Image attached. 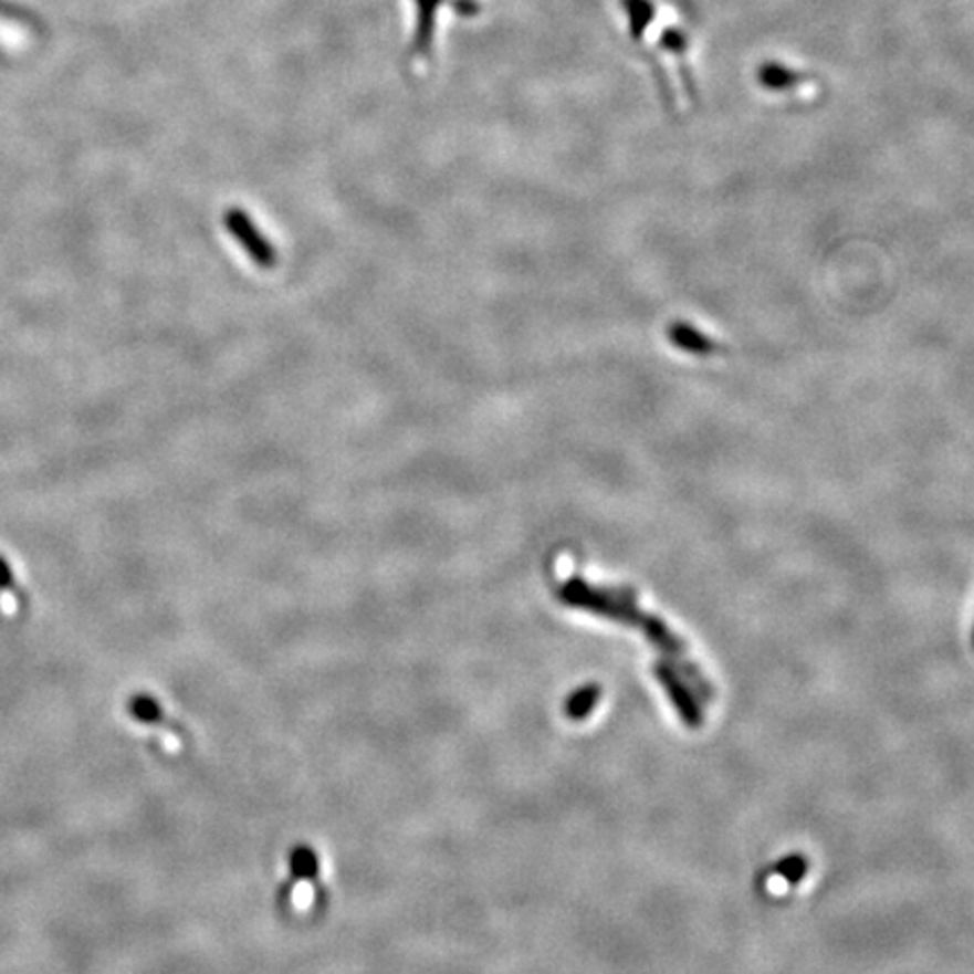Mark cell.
<instances>
[{
	"instance_id": "11",
	"label": "cell",
	"mask_w": 974,
	"mask_h": 974,
	"mask_svg": "<svg viewBox=\"0 0 974 974\" xmlns=\"http://www.w3.org/2000/svg\"><path fill=\"white\" fill-rule=\"evenodd\" d=\"M132 713H134V718H138L140 722H156V720L160 718V709H158V704H156L151 698H145V695L134 698V702H132Z\"/></svg>"
},
{
	"instance_id": "6",
	"label": "cell",
	"mask_w": 974,
	"mask_h": 974,
	"mask_svg": "<svg viewBox=\"0 0 974 974\" xmlns=\"http://www.w3.org/2000/svg\"><path fill=\"white\" fill-rule=\"evenodd\" d=\"M761 84L769 91H787V88H796L800 82H808L806 75H798L796 71H789L781 64H767L761 69Z\"/></svg>"
},
{
	"instance_id": "9",
	"label": "cell",
	"mask_w": 974,
	"mask_h": 974,
	"mask_svg": "<svg viewBox=\"0 0 974 974\" xmlns=\"http://www.w3.org/2000/svg\"><path fill=\"white\" fill-rule=\"evenodd\" d=\"M774 873L781 876V878H785L789 884H798L800 880H804V876L808 873V862H806V857H800V855H789V857L781 859V862L774 867Z\"/></svg>"
},
{
	"instance_id": "5",
	"label": "cell",
	"mask_w": 974,
	"mask_h": 974,
	"mask_svg": "<svg viewBox=\"0 0 974 974\" xmlns=\"http://www.w3.org/2000/svg\"><path fill=\"white\" fill-rule=\"evenodd\" d=\"M418 3V28H416V41L413 50L418 54H427L433 43V30H436V12L444 3V0H416Z\"/></svg>"
},
{
	"instance_id": "3",
	"label": "cell",
	"mask_w": 974,
	"mask_h": 974,
	"mask_svg": "<svg viewBox=\"0 0 974 974\" xmlns=\"http://www.w3.org/2000/svg\"><path fill=\"white\" fill-rule=\"evenodd\" d=\"M654 674H657L659 683L666 689V693L670 695L672 706L677 709V713H679V718L683 720V724L689 726V729H700V726L704 724L702 709H700V704L695 702V698H693V693H691L689 685H685V683L679 679L677 670H674L670 663H657V666H654Z\"/></svg>"
},
{
	"instance_id": "12",
	"label": "cell",
	"mask_w": 974,
	"mask_h": 974,
	"mask_svg": "<svg viewBox=\"0 0 974 974\" xmlns=\"http://www.w3.org/2000/svg\"><path fill=\"white\" fill-rule=\"evenodd\" d=\"M14 587V573L12 566L8 564V559L0 555V591L12 589Z\"/></svg>"
},
{
	"instance_id": "2",
	"label": "cell",
	"mask_w": 974,
	"mask_h": 974,
	"mask_svg": "<svg viewBox=\"0 0 974 974\" xmlns=\"http://www.w3.org/2000/svg\"><path fill=\"white\" fill-rule=\"evenodd\" d=\"M223 223L228 228L231 238L244 249V253L262 269H269L277 262V253L275 247L262 235L260 228L251 221V217L240 210V208H231L223 217Z\"/></svg>"
},
{
	"instance_id": "8",
	"label": "cell",
	"mask_w": 974,
	"mask_h": 974,
	"mask_svg": "<svg viewBox=\"0 0 974 974\" xmlns=\"http://www.w3.org/2000/svg\"><path fill=\"white\" fill-rule=\"evenodd\" d=\"M598 698H600V689H598V685H587V689L578 691L576 695H573V698L568 700L566 713H568L573 720H583V718H587V715L594 711Z\"/></svg>"
},
{
	"instance_id": "13",
	"label": "cell",
	"mask_w": 974,
	"mask_h": 974,
	"mask_svg": "<svg viewBox=\"0 0 974 974\" xmlns=\"http://www.w3.org/2000/svg\"><path fill=\"white\" fill-rule=\"evenodd\" d=\"M972 646H974V632H972Z\"/></svg>"
},
{
	"instance_id": "10",
	"label": "cell",
	"mask_w": 974,
	"mask_h": 974,
	"mask_svg": "<svg viewBox=\"0 0 974 974\" xmlns=\"http://www.w3.org/2000/svg\"><path fill=\"white\" fill-rule=\"evenodd\" d=\"M25 43H28L25 30L0 17V45L10 48V50H21V48H25Z\"/></svg>"
},
{
	"instance_id": "4",
	"label": "cell",
	"mask_w": 974,
	"mask_h": 974,
	"mask_svg": "<svg viewBox=\"0 0 974 974\" xmlns=\"http://www.w3.org/2000/svg\"><path fill=\"white\" fill-rule=\"evenodd\" d=\"M668 338L672 341V346H677L679 350L691 353V355L718 353V343L713 338H709L704 332L691 327L689 323H672L668 327Z\"/></svg>"
},
{
	"instance_id": "7",
	"label": "cell",
	"mask_w": 974,
	"mask_h": 974,
	"mask_svg": "<svg viewBox=\"0 0 974 974\" xmlns=\"http://www.w3.org/2000/svg\"><path fill=\"white\" fill-rule=\"evenodd\" d=\"M622 8L627 12V21H629V30H632L635 39H641L646 28L652 23L654 10L650 0H622Z\"/></svg>"
},
{
	"instance_id": "1",
	"label": "cell",
	"mask_w": 974,
	"mask_h": 974,
	"mask_svg": "<svg viewBox=\"0 0 974 974\" xmlns=\"http://www.w3.org/2000/svg\"><path fill=\"white\" fill-rule=\"evenodd\" d=\"M559 598L570 605V607H580L587 611H594L598 616H607L614 618L618 622H627V625H639V618L643 611L637 609V596L635 591L629 589H596L591 585H587L580 578L568 580L562 591Z\"/></svg>"
}]
</instances>
